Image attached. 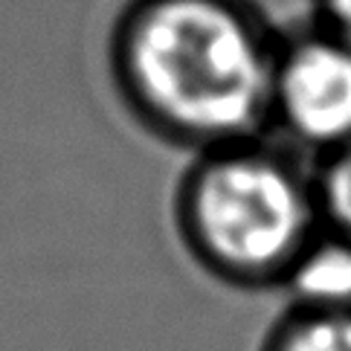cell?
<instances>
[{"mask_svg": "<svg viewBox=\"0 0 351 351\" xmlns=\"http://www.w3.org/2000/svg\"><path fill=\"white\" fill-rule=\"evenodd\" d=\"M117 61L143 119L200 152L250 143L273 114L276 56L235 0H140Z\"/></svg>", "mask_w": 351, "mask_h": 351, "instance_id": "cell-1", "label": "cell"}, {"mask_svg": "<svg viewBox=\"0 0 351 351\" xmlns=\"http://www.w3.org/2000/svg\"><path fill=\"white\" fill-rule=\"evenodd\" d=\"M195 265L235 291H276L322 230L313 180L253 143L204 152L174 195Z\"/></svg>", "mask_w": 351, "mask_h": 351, "instance_id": "cell-2", "label": "cell"}, {"mask_svg": "<svg viewBox=\"0 0 351 351\" xmlns=\"http://www.w3.org/2000/svg\"><path fill=\"white\" fill-rule=\"evenodd\" d=\"M273 114L325 157L351 145V44L322 32L276 56Z\"/></svg>", "mask_w": 351, "mask_h": 351, "instance_id": "cell-3", "label": "cell"}, {"mask_svg": "<svg viewBox=\"0 0 351 351\" xmlns=\"http://www.w3.org/2000/svg\"><path fill=\"white\" fill-rule=\"evenodd\" d=\"M287 305L351 311V241L319 230L282 285Z\"/></svg>", "mask_w": 351, "mask_h": 351, "instance_id": "cell-4", "label": "cell"}, {"mask_svg": "<svg viewBox=\"0 0 351 351\" xmlns=\"http://www.w3.org/2000/svg\"><path fill=\"white\" fill-rule=\"evenodd\" d=\"M258 351H351V311L287 305L267 328Z\"/></svg>", "mask_w": 351, "mask_h": 351, "instance_id": "cell-5", "label": "cell"}, {"mask_svg": "<svg viewBox=\"0 0 351 351\" xmlns=\"http://www.w3.org/2000/svg\"><path fill=\"white\" fill-rule=\"evenodd\" d=\"M322 230L351 241V145L322 160L319 174L313 178Z\"/></svg>", "mask_w": 351, "mask_h": 351, "instance_id": "cell-6", "label": "cell"}, {"mask_svg": "<svg viewBox=\"0 0 351 351\" xmlns=\"http://www.w3.org/2000/svg\"><path fill=\"white\" fill-rule=\"evenodd\" d=\"M334 35L351 44V0H319Z\"/></svg>", "mask_w": 351, "mask_h": 351, "instance_id": "cell-7", "label": "cell"}]
</instances>
